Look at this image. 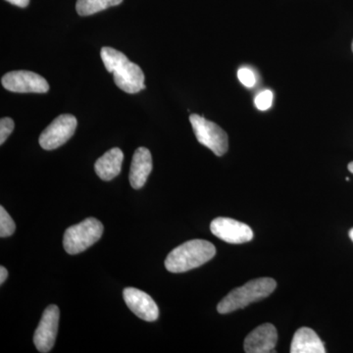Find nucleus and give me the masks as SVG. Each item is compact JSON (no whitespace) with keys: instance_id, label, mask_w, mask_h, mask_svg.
I'll return each mask as SVG.
<instances>
[{"instance_id":"nucleus-1","label":"nucleus","mask_w":353,"mask_h":353,"mask_svg":"<svg viewBox=\"0 0 353 353\" xmlns=\"http://www.w3.org/2000/svg\"><path fill=\"white\" fill-rule=\"evenodd\" d=\"M101 57L104 67L113 74L114 82L128 94H138L145 90V74L138 64L130 61L124 53L112 48H102Z\"/></svg>"},{"instance_id":"nucleus-2","label":"nucleus","mask_w":353,"mask_h":353,"mask_svg":"<svg viewBox=\"0 0 353 353\" xmlns=\"http://www.w3.org/2000/svg\"><path fill=\"white\" fill-rule=\"evenodd\" d=\"M215 254V246L210 241L192 240L174 248L165 260V267L171 273H183L199 268Z\"/></svg>"},{"instance_id":"nucleus-3","label":"nucleus","mask_w":353,"mask_h":353,"mask_svg":"<svg viewBox=\"0 0 353 353\" xmlns=\"http://www.w3.org/2000/svg\"><path fill=\"white\" fill-rule=\"evenodd\" d=\"M277 287V283L272 278L254 279L245 285L232 290L218 304L220 314H228L238 309H243L250 303H256L270 296Z\"/></svg>"},{"instance_id":"nucleus-4","label":"nucleus","mask_w":353,"mask_h":353,"mask_svg":"<svg viewBox=\"0 0 353 353\" xmlns=\"http://www.w3.org/2000/svg\"><path fill=\"white\" fill-rule=\"evenodd\" d=\"M103 230L101 221L92 217L68 228L64 234L65 252L71 255L85 252L101 240Z\"/></svg>"},{"instance_id":"nucleus-5","label":"nucleus","mask_w":353,"mask_h":353,"mask_svg":"<svg viewBox=\"0 0 353 353\" xmlns=\"http://www.w3.org/2000/svg\"><path fill=\"white\" fill-rule=\"evenodd\" d=\"M190 121L199 143L208 148L217 157H222L228 152V134L222 128L197 114H192Z\"/></svg>"},{"instance_id":"nucleus-6","label":"nucleus","mask_w":353,"mask_h":353,"mask_svg":"<svg viewBox=\"0 0 353 353\" xmlns=\"http://www.w3.org/2000/svg\"><path fill=\"white\" fill-rule=\"evenodd\" d=\"M77 119L71 114H62L53 120L39 139V145L46 150H53L63 145L75 134Z\"/></svg>"},{"instance_id":"nucleus-7","label":"nucleus","mask_w":353,"mask_h":353,"mask_svg":"<svg viewBox=\"0 0 353 353\" xmlns=\"http://www.w3.org/2000/svg\"><path fill=\"white\" fill-rule=\"evenodd\" d=\"M6 90L20 94H46L50 90V85L46 79L31 71H12L6 74L1 79Z\"/></svg>"},{"instance_id":"nucleus-8","label":"nucleus","mask_w":353,"mask_h":353,"mask_svg":"<svg viewBox=\"0 0 353 353\" xmlns=\"http://www.w3.org/2000/svg\"><path fill=\"white\" fill-rule=\"evenodd\" d=\"M60 311L58 306H48L44 310L38 328L34 332V343L39 352L48 353L52 350L57 341Z\"/></svg>"},{"instance_id":"nucleus-9","label":"nucleus","mask_w":353,"mask_h":353,"mask_svg":"<svg viewBox=\"0 0 353 353\" xmlns=\"http://www.w3.org/2000/svg\"><path fill=\"white\" fill-rule=\"evenodd\" d=\"M210 230L220 240L234 245L248 243L253 239L252 228L232 218H216L211 222Z\"/></svg>"},{"instance_id":"nucleus-10","label":"nucleus","mask_w":353,"mask_h":353,"mask_svg":"<svg viewBox=\"0 0 353 353\" xmlns=\"http://www.w3.org/2000/svg\"><path fill=\"white\" fill-rule=\"evenodd\" d=\"M123 297L128 307L134 315L145 321H157L159 309L152 296L146 292L134 288H126L123 292Z\"/></svg>"},{"instance_id":"nucleus-11","label":"nucleus","mask_w":353,"mask_h":353,"mask_svg":"<svg viewBox=\"0 0 353 353\" xmlns=\"http://www.w3.org/2000/svg\"><path fill=\"white\" fill-rule=\"evenodd\" d=\"M277 330L272 324L260 325L252 333L248 334L245 340V352L246 353H270L276 352L277 345Z\"/></svg>"},{"instance_id":"nucleus-12","label":"nucleus","mask_w":353,"mask_h":353,"mask_svg":"<svg viewBox=\"0 0 353 353\" xmlns=\"http://www.w3.org/2000/svg\"><path fill=\"white\" fill-rule=\"evenodd\" d=\"M152 171V153L146 148H139L132 157L130 183L134 189L139 190L145 185Z\"/></svg>"},{"instance_id":"nucleus-13","label":"nucleus","mask_w":353,"mask_h":353,"mask_svg":"<svg viewBox=\"0 0 353 353\" xmlns=\"http://www.w3.org/2000/svg\"><path fill=\"white\" fill-rule=\"evenodd\" d=\"M124 153L118 148H111L97 160L94 164L95 173L103 181H111L119 175L122 170Z\"/></svg>"},{"instance_id":"nucleus-14","label":"nucleus","mask_w":353,"mask_h":353,"mask_svg":"<svg viewBox=\"0 0 353 353\" xmlns=\"http://www.w3.org/2000/svg\"><path fill=\"white\" fill-rule=\"evenodd\" d=\"M292 353H325L324 343L312 329L301 328L294 334L290 345Z\"/></svg>"},{"instance_id":"nucleus-15","label":"nucleus","mask_w":353,"mask_h":353,"mask_svg":"<svg viewBox=\"0 0 353 353\" xmlns=\"http://www.w3.org/2000/svg\"><path fill=\"white\" fill-rule=\"evenodd\" d=\"M122 2L123 0H78L76 9L79 15L90 16L105 10L109 7L119 6Z\"/></svg>"},{"instance_id":"nucleus-16","label":"nucleus","mask_w":353,"mask_h":353,"mask_svg":"<svg viewBox=\"0 0 353 353\" xmlns=\"http://www.w3.org/2000/svg\"><path fill=\"white\" fill-rule=\"evenodd\" d=\"M16 225L11 216L7 213L3 206H0V236L2 239L12 236Z\"/></svg>"},{"instance_id":"nucleus-17","label":"nucleus","mask_w":353,"mask_h":353,"mask_svg":"<svg viewBox=\"0 0 353 353\" xmlns=\"http://www.w3.org/2000/svg\"><path fill=\"white\" fill-rule=\"evenodd\" d=\"M273 103V92L271 90H264L260 92L255 99V106L260 111H266L271 108Z\"/></svg>"},{"instance_id":"nucleus-18","label":"nucleus","mask_w":353,"mask_h":353,"mask_svg":"<svg viewBox=\"0 0 353 353\" xmlns=\"http://www.w3.org/2000/svg\"><path fill=\"white\" fill-rule=\"evenodd\" d=\"M13 130L14 121L11 118L6 117L0 120V145H3Z\"/></svg>"},{"instance_id":"nucleus-19","label":"nucleus","mask_w":353,"mask_h":353,"mask_svg":"<svg viewBox=\"0 0 353 353\" xmlns=\"http://www.w3.org/2000/svg\"><path fill=\"white\" fill-rule=\"evenodd\" d=\"M239 80L246 88H252L256 83L254 74L252 70L248 68H241L238 72Z\"/></svg>"},{"instance_id":"nucleus-20","label":"nucleus","mask_w":353,"mask_h":353,"mask_svg":"<svg viewBox=\"0 0 353 353\" xmlns=\"http://www.w3.org/2000/svg\"><path fill=\"white\" fill-rule=\"evenodd\" d=\"M6 1L13 4V6L21 7V8H25V7L29 6L30 3V0H6Z\"/></svg>"},{"instance_id":"nucleus-21","label":"nucleus","mask_w":353,"mask_h":353,"mask_svg":"<svg viewBox=\"0 0 353 353\" xmlns=\"http://www.w3.org/2000/svg\"><path fill=\"white\" fill-rule=\"evenodd\" d=\"M7 277H8V271H7L6 267H0V284H4Z\"/></svg>"},{"instance_id":"nucleus-22","label":"nucleus","mask_w":353,"mask_h":353,"mask_svg":"<svg viewBox=\"0 0 353 353\" xmlns=\"http://www.w3.org/2000/svg\"><path fill=\"white\" fill-rule=\"evenodd\" d=\"M348 170H350V173L353 174V161L348 164Z\"/></svg>"},{"instance_id":"nucleus-23","label":"nucleus","mask_w":353,"mask_h":353,"mask_svg":"<svg viewBox=\"0 0 353 353\" xmlns=\"http://www.w3.org/2000/svg\"><path fill=\"white\" fill-rule=\"evenodd\" d=\"M350 240H352L353 241V228L350 231Z\"/></svg>"},{"instance_id":"nucleus-24","label":"nucleus","mask_w":353,"mask_h":353,"mask_svg":"<svg viewBox=\"0 0 353 353\" xmlns=\"http://www.w3.org/2000/svg\"><path fill=\"white\" fill-rule=\"evenodd\" d=\"M352 51H353V41H352Z\"/></svg>"}]
</instances>
